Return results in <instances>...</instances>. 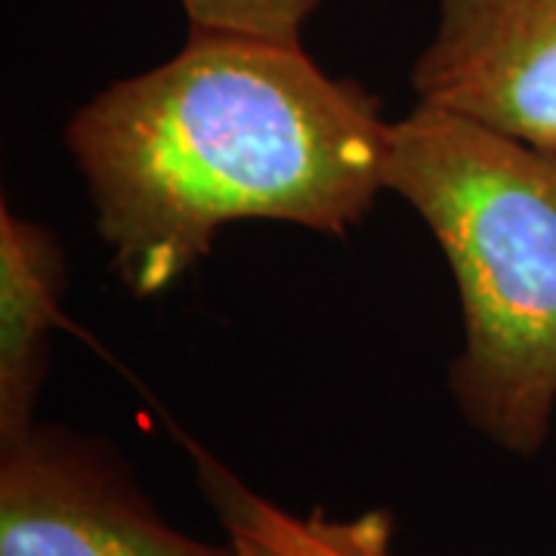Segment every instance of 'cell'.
Listing matches in <instances>:
<instances>
[{"label":"cell","mask_w":556,"mask_h":556,"mask_svg":"<svg viewBox=\"0 0 556 556\" xmlns=\"http://www.w3.org/2000/svg\"><path fill=\"white\" fill-rule=\"evenodd\" d=\"M0 556H232L179 532L102 437L35 424L0 445Z\"/></svg>","instance_id":"cell-3"},{"label":"cell","mask_w":556,"mask_h":556,"mask_svg":"<svg viewBox=\"0 0 556 556\" xmlns=\"http://www.w3.org/2000/svg\"><path fill=\"white\" fill-rule=\"evenodd\" d=\"M390 127L303 40L189 28L170 60L84 102L62 142L115 276L149 300L239 219L346 236L387 192Z\"/></svg>","instance_id":"cell-1"},{"label":"cell","mask_w":556,"mask_h":556,"mask_svg":"<svg viewBox=\"0 0 556 556\" xmlns=\"http://www.w3.org/2000/svg\"><path fill=\"white\" fill-rule=\"evenodd\" d=\"M199 485L226 529L232 556H338V519L294 517L251 492L217 457L195 448Z\"/></svg>","instance_id":"cell-6"},{"label":"cell","mask_w":556,"mask_h":556,"mask_svg":"<svg viewBox=\"0 0 556 556\" xmlns=\"http://www.w3.org/2000/svg\"><path fill=\"white\" fill-rule=\"evenodd\" d=\"M68 291V257L50 226L0 207V445L38 424L50 343Z\"/></svg>","instance_id":"cell-5"},{"label":"cell","mask_w":556,"mask_h":556,"mask_svg":"<svg viewBox=\"0 0 556 556\" xmlns=\"http://www.w3.org/2000/svg\"><path fill=\"white\" fill-rule=\"evenodd\" d=\"M189 28L300 40L321 0H179Z\"/></svg>","instance_id":"cell-7"},{"label":"cell","mask_w":556,"mask_h":556,"mask_svg":"<svg viewBox=\"0 0 556 556\" xmlns=\"http://www.w3.org/2000/svg\"><path fill=\"white\" fill-rule=\"evenodd\" d=\"M412 90L420 105L556 149V0H439Z\"/></svg>","instance_id":"cell-4"},{"label":"cell","mask_w":556,"mask_h":556,"mask_svg":"<svg viewBox=\"0 0 556 556\" xmlns=\"http://www.w3.org/2000/svg\"><path fill=\"white\" fill-rule=\"evenodd\" d=\"M383 186L455 278V408L495 448L535 457L556 417V149L417 102L390 127Z\"/></svg>","instance_id":"cell-2"},{"label":"cell","mask_w":556,"mask_h":556,"mask_svg":"<svg viewBox=\"0 0 556 556\" xmlns=\"http://www.w3.org/2000/svg\"><path fill=\"white\" fill-rule=\"evenodd\" d=\"M338 556H393V517L387 510H368L338 519Z\"/></svg>","instance_id":"cell-8"}]
</instances>
